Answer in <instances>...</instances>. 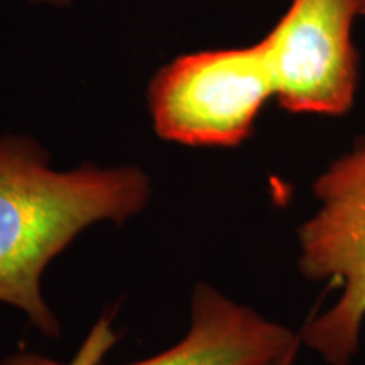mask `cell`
<instances>
[{
  "instance_id": "1",
  "label": "cell",
  "mask_w": 365,
  "mask_h": 365,
  "mask_svg": "<svg viewBox=\"0 0 365 365\" xmlns=\"http://www.w3.org/2000/svg\"><path fill=\"white\" fill-rule=\"evenodd\" d=\"M150 193L139 166L61 171L31 137L0 135V303L56 339L61 325L41 289L44 271L88 227L139 215Z\"/></svg>"
},
{
  "instance_id": "2",
  "label": "cell",
  "mask_w": 365,
  "mask_h": 365,
  "mask_svg": "<svg viewBox=\"0 0 365 365\" xmlns=\"http://www.w3.org/2000/svg\"><path fill=\"white\" fill-rule=\"evenodd\" d=\"M312 190L317 210L296 230L298 269L339 296L298 333L327 365H350L365 325V137L333 159Z\"/></svg>"
},
{
  "instance_id": "3",
  "label": "cell",
  "mask_w": 365,
  "mask_h": 365,
  "mask_svg": "<svg viewBox=\"0 0 365 365\" xmlns=\"http://www.w3.org/2000/svg\"><path fill=\"white\" fill-rule=\"evenodd\" d=\"M274 97L267 44L180 56L149 88L156 134L193 148H237L249 139L264 103Z\"/></svg>"
},
{
  "instance_id": "4",
  "label": "cell",
  "mask_w": 365,
  "mask_h": 365,
  "mask_svg": "<svg viewBox=\"0 0 365 365\" xmlns=\"http://www.w3.org/2000/svg\"><path fill=\"white\" fill-rule=\"evenodd\" d=\"M354 0H293L264 41L274 97L293 113L341 115L352 107L359 66Z\"/></svg>"
},
{
  "instance_id": "5",
  "label": "cell",
  "mask_w": 365,
  "mask_h": 365,
  "mask_svg": "<svg viewBox=\"0 0 365 365\" xmlns=\"http://www.w3.org/2000/svg\"><path fill=\"white\" fill-rule=\"evenodd\" d=\"M113 341L108 323H100L73 362L17 352L0 360V365H100V357ZM299 345V333L228 298L212 284L196 282L190 330L182 340L154 357L125 365H277Z\"/></svg>"
},
{
  "instance_id": "6",
  "label": "cell",
  "mask_w": 365,
  "mask_h": 365,
  "mask_svg": "<svg viewBox=\"0 0 365 365\" xmlns=\"http://www.w3.org/2000/svg\"><path fill=\"white\" fill-rule=\"evenodd\" d=\"M31 2L39 4V6H49V7H65L71 0H31Z\"/></svg>"
},
{
  "instance_id": "7",
  "label": "cell",
  "mask_w": 365,
  "mask_h": 365,
  "mask_svg": "<svg viewBox=\"0 0 365 365\" xmlns=\"http://www.w3.org/2000/svg\"><path fill=\"white\" fill-rule=\"evenodd\" d=\"M299 350V349H298ZM298 350H293V352H289L286 355L284 359L281 360L279 364L277 365H294V360H296V357H298Z\"/></svg>"
},
{
  "instance_id": "8",
  "label": "cell",
  "mask_w": 365,
  "mask_h": 365,
  "mask_svg": "<svg viewBox=\"0 0 365 365\" xmlns=\"http://www.w3.org/2000/svg\"><path fill=\"white\" fill-rule=\"evenodd\" d=\"M359 16H365V0H354Z\"/></svg>"
}]
</instances>
